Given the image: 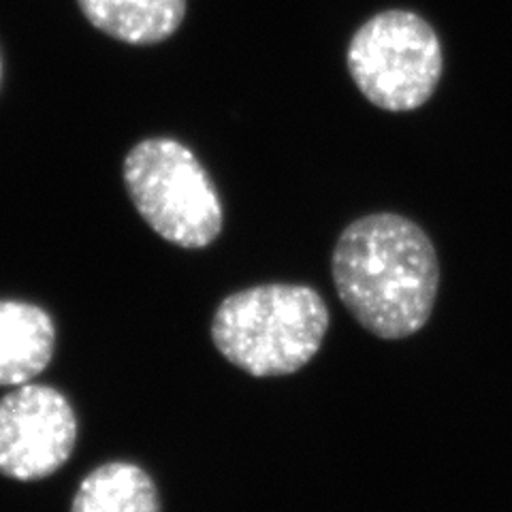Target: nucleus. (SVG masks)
<instances>
[{
    "label": "nucleus",
    "mask_w": 512,
    "mask_h": 512,
    "mask_svg": "<svg viewBox=\"0 0 512 512\" xmlns=\"http://www.w3.org/2000/svg\"><path fill=\"white\" fill-rule=\"evenodd\" d=\"M346 64L367 101L387 111H410L434 96L444 56L429 22L393 9L374 15L355 32Z\"/></svg>",
    "instance_id": "20e7f679"
},
{
    "label": "nucleus",
    "mask_w": 512,
    "mask_h": 512,
    "mask_svg": "<svg viewBox=\"0 0 512 512\" xmlns=\"http://www.w3.org/2000/svg\"><path fill=\"white\" fill-rule=\"evenodd\" d=\"M86 20L128 45L169 39L186 18V0H77Z\"/></svg>",
    "instance_id": "0eeeda50"
},
{
    "label": "nucleus",
    "mask_w": 512,
    "mask_h": 512,
    "mask_svg": "<svg viewBox=\"0 0 512 512\" xmlns=\"http://www.w3.org/2000/svg\"><path fill=\"white\" fill-rule=\"evenodd\" d=\"M0 77H3V64H0Z\"/></svg>",
    "instance_id": "1a4fd4ad"
},
{
    "label": "nucleus",
    "mask_w": 512,
    "mask_h": 512,
    "mask_svg": "<svg viewBox=\"0 0 512 512\" xmlns=\"http://www.w3.org/2000/svg\"><path fill=\"white\" fill-rule=\"evenodd\" d=\"M331 274L346 310L380 340H404L431 318L440 288L438 252L419 224L399 214L350 222Z\"/></svg>",
    "instance_id": "f257e3e1"
},
{
    "label": "nucleus",
    "mask_w": 512,
    "mask_h": 512,
    "mask_svg": "<svg viewBox=\"0 0 512 512\" xmlns=\"http://www.w3.org/2000/svg\"><path fill=\"white\" fill-rule=\"evenodd\" d=\"M329 308L303 284H261L222 299L210 335L220 355L254 378L288 376L323 346Z\"/></svg>",
    "instance_id": "f03ea898"
},
{
    "label": "nucleus",
    "mask_w": 512,
    "mask_h": 512,
    "mask_svg": "<svg viewBox=\"0 0 512 512\" xmlns=\"http://www.w3.org/2000/svg\"><path fill=\"white\" fill-rule=\"evenodd\" d=\"M71 512H163L152 476L131 461H109L79 483Z\"/></svg>",
    "instance_id": "6e6552de"
},
{
    "label": "nucleus",
    "mask_w": 512,
    "mask_h": 512,
    "mask_svg": "<svg viewBox=\"0 0 512 512\" xmlns=\"http://www.w3.org/2000/svg\"><path fill=\"white\" fill-rule=\"evenodd\" d=\"M56 327L43 308L0 301V387H20L39 376L54 357Z\"/></svg>",
    "instance_id": "423d86ee"
},
{
    "label": "nucleus",
    "mask_w": 512,
    "mask_h": 512,
    "mask_svg": "<svg viewBox=\"0 0 512 512\" xmlns=\"http://www.w3.org/2000/svg\"><path fill=\"white\" fill-rule=\"evenodd\" d=\"M122 178L139 216L169 244L199 250L222 233L216 184L184 143L171 137L139 141L124 158Z\"/></svg>",
    "instance_id": "7ed1b4c3"
},
{
    "label": "nucleus",
    "mask_w": 512,
    "mask_h": 512,
    "mask_svg": "<svg viewBox=\"0 0 512 512\" xmlns=\"http://www.w3.org/2000/svg\"><path fill=\"white\" fill-rule=\"evenodd\" d=\"M77 419L69 399L45 384H20L0 399V474L41 480L73 455Z\"/></svg>",
    "instance_id": "39448f33"
}]
</instances>
